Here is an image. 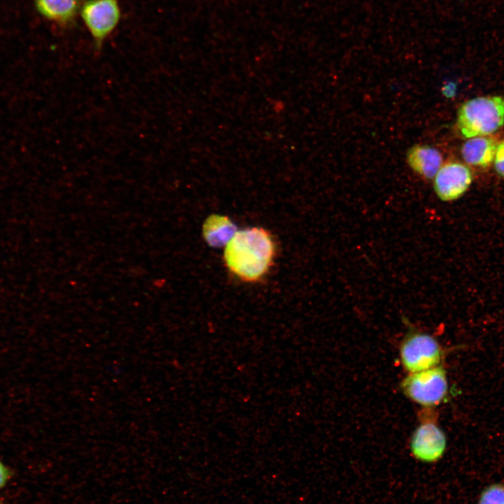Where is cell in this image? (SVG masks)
<instances>
[{
  "mask_svg": "<svg viewBox=\"0 0 504 504\" xmlns=\"http://www.w3.org/2000/svg\"><path fill=\"white\" fill-rule=\"evenodd\" d=\"M10 475V470L0 461V489L7 484Z\"/></svg>",
  "mask_w": 504,
  "mask_h": 504,
  "instance_id": "14",
  "label": "cell"
},
{
  "mask_svg": "<svg viewBox=\"0 0 504 504\" xmlns=\"http://www.w3.org/2000/svg\"><path fill=\"white\" fill-rule=\"evenodd\" d=\"M447 440L442 430L432 421H424L415 430L410 442L413 456L423 462L440 459L446 449Z\"/></svg>",
  "mask_w": 504,
  "mask_h": 504,
  "instance_id": "7",
  "label": "cell"
},
{
  "mask_svg": "<svg viewBox=\"0 0 504 504\" xmlns=\"http://www.w3.org/2000/svg\"><path fill=\"white\" fill-rule=\"evenodd\" d=\"M478 504H504V486L493 484L485 489Z\"/></svg>",
  "mask_w": 504,
  "mask_h": 504,
  "instance_id": "12",
  "label": "cell"
},
{
  "mask_svg": "<svg viewBox=\"0 0 504 504\" xmlns=\"http://www.w3.org/2000/svg\"><path fill=\"white\" fill-rule=\"evenodd\" d=\"M405 394L415 402L431 407L440 403L447 396L448 382L442 366L410 373L402 382Z\"/></svg>",
  "mask_w": 504,
  "mask_h": 504,
  "instance_id": "4",
  "label": "cell"
},
{
  "mask_svg": "<svg viewBox=\"0 0 504 504\" xmlns=\"http://www.w3.org/2000/svg\"><path fill=\"white\" fill-rule=\"evenodd\" d=\"M271 233L260 227L237 230L225 246L223 260L229 271L247 283L260 281L269 272L276 255Z\"/></svg>",
  "mask_w": 504,
  "mask_h": 504,
  "instance_id": "1",
  "label": "cell"
},
{
  "mask_svg": "<svg viewBox=\"0 0 504 504\" xmlns=\"http://www.w3.org/2000/svg\"><path fill=\"white\" fill-rule=\"evenodd\" d=\"M498 144L492 137L476 136L466 141L461 149L464 161L472 167L487 168L493 162Z\"/></svg>",
  "mask_w": 504,
  "mask_h": 504,
  "instance_id": "10",
  "label": "cell"
},
{
  "mask_svg": "<svg viewBox=\"0 0 504 504\" xmlns=\"http://www.w3.org/2000/svg\"><path fill=\"white\" fill-rule=\"evenodd\" d=\"M493 162L497 174L504 177V140L498 144Z\"/></svg>",
  "mask_w": 504,
  "mask_h": 504,
  "instance_id": "13",
  "label": "cell"
},
{
  "mask_svg": "<svg viewBox=\"0 0 504 504\" xmlns=\"http://www.w3.org/2000/svg\"><path fill=\"white\" fill-rule=\"evenodd\" d=\"M202 229L205 241L216 248L225 246L237 231L236 225L229 217L216 214L206 218Z\"/></svg>",
  "mask_w": 504,
  "mask_h": 504,
  "instance_id": "11",
  "label": "cell"
},
{
  "mask_svg": "<svg viewBox=\"0 0 504 504\" xmlns=\"http://www.w3.org/2000/svg\"><path fill=\"white\" fill-rule=\"evenodd\" d=\"M0 504H4L1 500H0Z\"/></svg>",
  "mask_w": 504,
  "mask_h": 504,
  "instance_id": "15",
  "label": "cell"
},
{
  "mask_svg": "<svg viewBox=\"0 0 504 504\" xmlns=\"http://www.w3.org/2000/svg\"><path fill=\"white\" fill-rule=\"evenodd\" d=\"M37 11L62 28L71 27L79 14L80 0H34Z\"/></svg>",
  "mask_w": 504,
  "mask_h": 504,
  "instance_id": "8",
  "label": "cell"
},
{
  "mask_svg": "<svg viewBox=\"0 0 504 504\" xmlns=\"http://www.w3.org/2000/svg\"><path fill=\"white\" fill-rule=\"evenodd\" d=\"M406 158L411 169L426 180L433 179L442 165L440 151L428 145L413 146L407 152Z\"/></svg>",
  "mask_w": 504,
  "mask_h": 504,
  "instance_id": "9",
  "label": "cell"
},
{
  "mask_svg": "<svg viewBox=\"0 0 504 504\" xmlns=\"http://www.w3.org/2000/svg\"><path fill=\"white\" fill-rule=\"evenodd\" d=\"M504 124V99L500 96L479 97L462 104L456 125L466 139L494 133Z\"/></svg>",
  "mask_w": 504,
  "mask_h": 504,
  "instance_id": "2",
  "label": "cell"
},
{
  "mask_svg": "<svg viewBox=\"0 0 504 504\" xmlns=\"http://www.w3.org/2000/svg\"><path fill=\"white\" fill-rule=\"evenodd\" d=\"M472 174L464 164L449 161L441 166L434 177L433 188L437 196L444 202L461 197L470 187Z\"/></svg>",
  "mask_w": 504,
  "mask_h": 504,
  "instance_id": "6",
  "label": "cell"
},
{
  "mask_svg": "<svg viewBox=\"0 0 504 504\" xmlns=\"http://www.w3.org/2000/svg\"><path fill=\"white\" fill-rule=\"evenodd\" d=\"M79 14L92 38L94 50L99 51L120 22L118 0H86L82 3Z\"/></svg>",
  "mask_w": 504,
  "mask_h": 504,
  "instance_id": "3",
  "label": "cell"
},
{
  "mask_svg": "<svg viewBox=\"0 0 504 504\" xmlns=\"http://www.w3.org/2000/svg\"><path fill=\"white\" fill-rule=\"evenodd\" d=\"M400 355L405 369L413 373L438 366L443 351L433 336L412 331L404 339Z\"/></svg>",
  "mask_w": 504,
  "mask_h": 504,
  "instance_id": "5",
  "label": "cell"
}]
</instances>
